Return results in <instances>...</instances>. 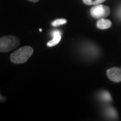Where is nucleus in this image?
Returning <instances> with one entry per match:
<instances>
[{
	"label": "nucleus",
	"mask_w": 121,
	"mask_h": 121,
	"mask_svg": "<svg viewBox=\"0 0 121 121\" xmlns=\"http://www.w3.org/2000/svg\"><path fill=\"white\" fill-rule=\"evenodd\" d=\"M34 49L31 47L25 46L18 48L10 55V60L15 64L24 63L32 55Z\"/></svg>",
	"instance_id": "nucleus-1"
},
{
	"label": "nucleus",
	"mask_w": 121,
	"mask_h": 121,
	"mask_svg": "<svg viewBox=\"0 0 121 121\" xmlns=\"http://www.w3.org/2000/svg\"><path fill=\"white\" fill-rule=\"evenodd\" d=\"M106 0H95L94 2V5H98V4H101L102 3H103L104 1H105Z\"/></svg>",
	"instance_id": "nucleus-13"
},
{
	"label": "nucleus",
	"mask_w": 121,
	"mask_h": 121,
	"mask_svg": "<svg viewBox=\"0 0 121 121\" xmlns=\"http://www.w3.org/2000/svg\"><path fill=\"white\" fill-rule=\"evenodd\" d=\"M112 26V22L110 20H107L105 18H101L97 22V27L99 29L105 30L110 28Z\"/></svg>",
	"instance_id": "nucleus-6"
},
{
	"label": "nucleus",
	"mask_w": 121,
	"mask_h": 121,
	"mask_svg": "<svg viewBox=\"0 0 121 121\" xmlns=\"http://www.w3.org/2000/svg\"><path fill=\"white\" fill-rule=\"evenodd\" d=\"M117 17H118L120 20H121V5L118 7V8L117 9Z\"/></svg>",
	"instance_id": "nucleus-10"
},
{
	"label": "nucleus",
	"mask_w": 121,
	"mask_h": 121,
	"mask_svg": "<svg viewBox=\"0 0 121 121\" xmlns=\"http://www.w3.org/2000/svg\"><path fill=\"white\" fill-rule=\"evenodd\" d=\"M106 114L108 117L110 118H117V112L116 111V110L114 108H113L112 107H110V108H107L106 110Z\"/></svg>",
	"instance_id": "nucleus-8"
},
{
	"label": "nucleus",
	"mask_w": 121,
	"mask_h": 121,
	"mask_svg": "<svg viewBox=\"0 0 121 121\" xmlns=\"http://www.w3.org/2000/svg\"><path fill=\"white\" fill-rule=\"evenodd\" d=\"M28 1H30L31 2H34V3H36V2H38L40 0H28Z\"/></svg>",
	"instance_id": "nucleus-14"
},
{
	"label": "nucleus",
	"mask_w": 121,
	"mask_h": 121,
	"mask_svg": "<svg viewBox=\"0 0 121 121\" xmlns=\"http://www.w3.org/2000/svg\"><path fill=\"white\" fill-rule=\"evenodd\" d=\"M110 13V9L107 5L102 4L94 5L90 9L91 16L96 19L105 18Z\"/></svg>",
	"instance_id": "nucleus-3"
},
{
	"label": "nucleus",
	"mask_w": 121,
	"mask_h": 121,
	"mask_svg": "<svg viewBox=\"0 0 121 121\" xmlns=\"http://www.w3.org/2000/svg\"><path fill=\"white\" fill-rule=\"evenodd\" d=\"M20 40L17 36L8 35L0 37V52H6L11 51L19 46Z\"/></svg>",
	"instance_id": "nucleus-2"
},
{
	"label": "nucleus",
	"mask_w": 121,
	"mask_h": 121,
	"mask_svg": "<svg viewBox=\"0 0 121 121\" xmlns=\"http://www.w3.org/2000/svg\"><path fill=\"white\" fill-rule=\"evenodd\" d=\"M66 23H67V20L65 19H57L51 23V25L54 27H56V26H59L60 25L65 24Z\"/></svg>",
	"instance_id": "nucleus-9"
},
{
	"label": "nucleus",
	"mask_w": 121,
	"mask_h": 121,
	"mask_svg": "<svg viewBox=\"0 0 121 121\" xmlns=\"http://www.w3.org/2000/svg\"><path fill=\"white\" fill-rule=\"evenodd\" d=\"M52 36L53 39L51 41H48L47 43V46L49 47H55L59 44L61 40V33L59 30H55L52 32Z\"/></svg>",
	"instance_id": "nucleus-5"
},
{
	"label": "nucleus",
	"mask_w": 121,
	"mask_h": 121,
	"mask_svg": "<svg viewBox=\"0 0 121 121\" xmlns=\"http://www.w3.org/2000/svg\"><path fill=\"white\" fill-rule=\"evenodd\" d=\"M108 78L114 82H121V69L119 67H112L106 71Z\"/></svg>",
	"instance_id": "nucleus-4"
},
{
	"label": "nucleus",
	"mask_w": 121,
	"mask_h": 121,
	"mask_svg": "<svg viewBox=\"0 0 121 121\" xmlns=\"http://www.w3.org/2000/svg\"><path fill=\"white\" fill-rule=\"evenodd\" d=\"M100 98L104 102H111L112 101V97L110 93L107 91H103L100 94Z\"/></svg>",
	"instance_id": "nucleus-7"
},
{
	"label": "nucleus",
	"mask_w": 121,
	"mask_h": 121,
	"mask_svg": "<svg viewBox=\"0 0 121 121\" xmlns=\"http://www.w3.org/2000/svg\"><path fill=\"white\" fill-rule=\"evenodd\" d=\"M6 100H7V98H6L5 96L2 95L1 94H0V103L5 102H6Z\"/></svg>",
	"instance_id": "nucleus-12"
},
{
	"label": "nucleus",
	"mask_w": 121,
	"mask_h": 121,
	"mask_svg": "<svg viewBox=\"0 0 121 121\" xmlns=\"http://www.w3.org/2000/svg\"><path fill=\"white\" fill-rule=\"evenodd\" d=\"M83 1L87 5H93V0H83Z\"/></svg>",
	"instance_id": "nucleus-11"
}]
</instances>
